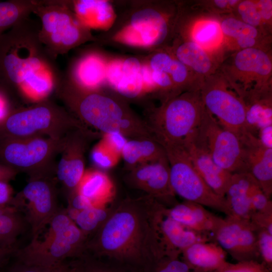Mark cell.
<instances>
[{"mask_svg": "<svg viewBox=\"0 0 272 272\" xmlns=\"http://www.w3.org/2000/svg\"><path fill=\"white\" fill-rule=\"evenodd\" d=\"M2 269L1 270H0V272H2Z\"/></svg>", "mask_w": 272, "mask_h": 272, "instance_id": "54", "label": "cell"}, {"mask_svg": "<svg viewBox=\"0 0 272 272\" xmlns=\"http://www.w3.org/2000/svg\"><path fill=\"white\" fill-rule=\"evenodd\" d=\"M65 272H72V265L71 264L70 265V266L65 271Z\"/></svg>", "mask_w": 272, "mask_h": 272, "instance_id": "53", "label": "cell"}, {"mask_svg": "<svg viewBox=\"0 0 272 272\" xmlns=\"http://www.w3.org/2000/svg\"><path fill=\"white\" fill-rule=\"evenodd\" d=\"M115 207H91L79 211L73 221L88 238L106 221Z\"/></svg>", "mask_w": 272, "mask_h": 272, "instance_id": "36", "label": "cell"}, {"mask_svg": "<svg viewBox=\"0 0 272 272\" xmlns=\"http://www.w3.org/2000/svg\"><path fill=\"white\" fill-rule=\"evenodd\" d=\"M94 207H105L115 195V187L109 176L97 169L85 170L76 190Z\"/></svg>", "mask_w": 272, "mask_h": 272, "instance_id": "28", "label": "cell"}, {"mask_svg": "<svg viewBox=\"0 0 272 272\" xmlns=\"http://www.w3.org/2000/svg\"><path fill=\"white\" fill-rule=\"evenodd\" d=\"M205 110L199 90L186 91L150 108L144 120L161 145L182 144L198 128Z\"/></svg>", "mask_w": 272, "mask_h": 272, "instance_id": "8", "label": "cell"}, {"mask_svg": "<svg viewBox=\"0 0 272 272\" xmlns=\"http://www.w3.org/2000/svg\"><path fill=\"white\" fill-rule=\"evenodd\" d=\"M33 13L39 18L38 36L53 59L89 41H97L91 30L83 24L67 1H36Z\"/></svg>", "mask_w": 272, "mask_h": 272, "instance_id": "7", "label": "cell"}, {"mask_svg": "<svg viewBox=\"0 0 272 272\" xmlns=\"http://www.w3.org/2000/svg\"><path fill=\"white\" fill-rule=\"evenodd\" d=\"M256 231L250 220L226 216L213 233L212 239L237 262H261Z\"/></svg>", "mask_w": 272, "mask_h": 272, "instance_id": "15", "label": "cell"}, {"mask_svg": "<svg viewBox=\"0 0 272 272\" xmlns=\"http://www.w3.org/2000/svg\"><path fill=\"white\" fill-rule=\"evenodd\" d=\"M11 111L6 92L0 88V123Z\"/></svg>", "mask_w": 272, "mask_h": 272, "instance_id": "49", "label": "cell"}, {"mask_svg": "<svg viewBox=\"0 0 272 272\" xmlns=\"http://www.w3.org/2000/svg\"><path fill=\"white\" fill-rule=\"evenodd\" d=\"M8 268L2 272H50L52 268L45 267L24 262L17 258Z\"/></svg>", "mask_w": 272, "mask_h": 272, "instance_id": "45", "label": "cell"}, {"mask_svg": "<svg viewBox=\"0 0 272 272\" xmlns=\"http://www.w3.org/2000/svg\"><path fill=\"white\" fill-rule=\"evenodd\" d=\"M79 259L83 272H139L117 262L113 264L104 262L87 252Z\"/></svg>", "mask_w": 272, "mask_h": 272, "instance_id": "37", "label": "cell"}, {"mask_svg": "<svg viewBox=\"0 0 272 272\" xmlns=\"http://www.w3.org/2000/svg\"><path fill=\"white\" fill-rule=\"evenodd\" d=\"M39 29L27 17L0 36V88L17 89L35 102L46 99L61 80Z\"/></svg>", "mask_w": 272, "mask_h": 272, "instance_id": "2", "label": "cell"}, {"mask_svg": "<svg viewBox=\"0 0 272 272\" xmlns=\"http://www.w3.org/2000/svg\"><path fill=\"white\" fill-rule=\"evenodd\" d=\"M145 61L151 69L166 73L179 94L199 90L202 80L177 60L166 48L153 51Z\"/></svg>", "mask_w": 272, "mask_h": 272, "instance_id": "23", "label": "cell"}, {"mask_svg": "<svg viewBox=\"0 0 272 272\" xmlns=\"http://www.w3.org/2000/svg\"><path fill=\"white\" fill-rule=\"evenodd\" d=\"M271 89L248 94L242 98L246 108V121L249 132L272 125Z\"/></svg>", "mask_w": 272, "mask_h": 272, "instance_id": "33", "label": "cell"}, {"mask_svg": "<svg viewBox=\"0 0 272 272\" xmlns=\"http://www.w3.org/2000/svg\"><path fill=\"white\" fill-rule=\"evenodd\" d=\"M166 211L171 218L184 226L211 236L223 219L206 210L204 206L187 200L167 208Z\"/></svg>", "mask_w": 272, "mask_h": 272, "instance_id": "25", "label": "cell"}, {"mask_svg": "<svg viewBox=\"0 0 272 272\" xmlns=\"http://www.w3.org/2000/svg\"><path fill=\"white\" fill-rule=\"evenodd\" d=\"M258 131L257 138L260 143L266 148L272 149V125L261 128Z\"/></svg>", "mask_w": 272, "mask_h": 272, "instance_id": "47", "label": "cell"}, {"mask_svg": "<svg viewBox=\"0 0 272 272\" xmlns=\"http://www.w3.org/2000/svg\"><path fill=\"white\" fill-rule=\"evenodd\" d=\"M107 65V62L98 54H87L77 62L69 78L86 89L101 88L106 84Z\"/></svg>", "mask_w": 272, "mask_h": 272, "instance_id": "32", "label": "cell"}, {"mask_svg": "<svg viewBox=\"0 0 272 272\" xmlns=\"http://www.w3.org/2000/svg\"><path fill=\"white\" fill-rule=\"evenodd\" d=\"M86 126L70 112L45 99L11 111L0 123V139L45 137L59 140Z\"/></svg>", "mask_w": 272, "mask_h": 272, "instance_id": "6", "label": "cell"}, {"mask_svg": "<svg viewBox=\"0 0 272 272\" xmlns=\"http://www.w3.org/2000/svg\"><path fill=\"white\" fill-rule=\"evenodd\" d=\"M255 181L253 177L247 172L232 174L225 196L232 216L250 220L254 212L249 191Z\"/></svg>", "mask_w": 272, "mask_h": 272, "instance_id": "29", "label": "cell"}, {"mask_svg": "<svg viewBox=\"0 0 272 272\" xmlns=\"http://www.w3.org/2000/svg\"><path fill=\"white\" fill-rule=\"evenodd\" d=\"M188 265L179 258L164 256L152 260L143 268L142 272H190Z\"/></svg>", "mask_w": 272, "mask_h": 272, "instance_id": "39", "label": "cell"}, {"mask_svg": "<svg viewBox=\"0 0 272 272\" xmlns=\"http://www.w3.org/2000/svg\"><path fill=\"white\" fill-rule=\"evenodd\" d=\"M174 38L192 41L213 55L224 47L219 19L211 14L185 24L176 21Z\"/></svg>", "mask_w": 272, "mask_h": 272, "instance_id": "21", "label": "cell"}, {"mask_svg": "<svg viewBox=\"0 0 272 272\" xmlns=\"http://www.w3.org/2000/svg\"><path fill=\"white\" fill-rule=\"evenodd\" d=\"M66 136L59 140L45 137L1 139L0 163L27 173L30 179L51 178L56 171L54 158L62 151Z\"/></svg>", "mask_w": 272, "mask_h": 272, "instance_id": "9", "label": "cell"}, {"mask_svg": "<svg viewBox=\"0 0 272 272\" xmlns=\"http://www.w3.org/2000/svg\"><path fill=\"white\" fill-rule=\"evenodd\" d=\"M216 272H271L261 262L250 261L231 263Z\"/></svg>", "mask_w": 272, "mask_h": 272, "instance_id": "43", "label": "cell"}, {"mask_svg": "<svg viewBox=\"0 0 272 272\" xmlns=\"http://www.w3.org/2000/svg\"><path fill=\"white\" fill-rule=\"evenodd\" d=\"M36 1L0 2V36L33 13Z\"/></svg>", "mask_w": 272, "mask_h": 272, "instance_id": "35", "label": "cell"}, {"mask_svg": "<svg viewBox=\"0 0 272 272\" xmlns=\"http://www.w3.org/2000/svg\"><path fill=\"white\" fill-rule=\"evenodd\" d=\"M8 203L24 215L29 225L31 238L60 210L51 178L30 179L22 191Z\"/></svg>", "mask_w": 272, "mask_h": 272, "instance_id": "14", "label": "cell"}, {"mask_svg": "<svg viewBox=\"0 0 272 272\" xmlns=\"http://www.w3.org/2000/svg\"><path fill=\"white\" fill-rule=\"evenodd\" d=\"M41 239L32 238L19 248L15 256L30 264L52 268L69 258H80L85 253L88 237L69 216L60 209L46 226Z\"/></svg>", "mask_w": 272, "mask_h": 272, "instance_id": "5", "label": "cell"}, {"mask_svg": "<svg viewBox=\"0 0 272 272\" xmlns=\"http://www.w3.org/2000/svg\"><path fill=\"white\" fill-rule=\"evenodd\" d=\"M199 92L206 109L223 127L240 138L249 132L244 101L231 88L219 69L203 80Z\"/></svg>", "mask_w": 272, "mask_h": 272, "instance_id": "12", "label": "cell"}, {"mask_svg": "<svg viewBox=\"0 0 272 272\" xmlns=\"http://www.w3.org/2000/svg\"><path fill=\"white\" fill-rule=\"evenodd\" d=\"M165 48L202 80L219 67L214 55L192 41L174 38Z\"/></svg>", "mask_w": 272, "mask_h": 272, "instance_id": "24", "label": "cell"}, {"mask_svg": "<svg viewBox=\"0 0 272 272\" xmlns=\"http://www.w3.org/2000/svg\"><path fill=\"white\" fill-rule=\"evenodd\" d=\"M57 87L71 113L86 126L103 134L117 132L128 139L153 138L144 119L114 91L83 88L69 77Z\"/></svg>", "mask_w": 272, "mask_h": 272, "instance_id": "3", "label": "cell"}, {"mask_svg": "<svg viewBox=\"0 0 272 272\" xmlns=\"http://www.w3.org/2000/svg\"><path fill=\"white\" fill-rule=\"evenodd\" d=\"M12 190L7 182L0 181V205L9 202Z\"/></svg>", "mask_w": 272, "mask_h": 272, "instance_id": "51", "label": "cell"}, {"mask_svg": "<svg viewBox=\"0 0 272 272\" xmlns=\"http://www.w3.org/2000/svg\"><path fill=\"white\" fill-rule=\"evenodd\" d=\"M250 221L257 230H265L272 234V210L254 212Z\"/></svg>", "mask_w": 272, "mask_h": 272, "instance_id": "44", "label": "cell"}, {"mask_svg": "<svg viewBox=\"0 0 272 272\" xmlns=\"http://www.w3.org/2000/svg\"><path fill=\"white\" fill-rule=\"evenodd\" d=\"M247 172L258 182L266 196L272 194V149L263 146L250 132L241 139Z\"/></svg>", "mask_w": 272, "mask_h": 272, "instance_id": "22", "label": "cell"}, {"mask_svg": "<svg viewBox=\"0 0 272 272\" xmlns=\"http://www.w3.org/2000/svg\"><path fill=\"white\" fill-rule=\"evenodd\" d=\"M162 146L169 164L170 182L175 194L185 200L232 216L225 197L216 193L203 180L193 166L183 143Z\"/></svg>", "mask_w": 272, "mask_h": 272, "instance_id": "10", "label": "cell"}, {"mask_svg": "<svg viewBox=\"0 0 272 272\" xmlns=\"http://www.w3.org/2000/svg\"><path fill=\"white\" fill-rule=\"evenodd\" d=\"M249 195L254 212L272 210L270 199L264 194L256 180L250 186Z\"/></svg>", "mask_w": 272, "mask_h": 272, "instance_id": "41", "label": "cell"}, {"mask_svg": "<svg viewBox=\"0 0 272 272\" xmlns=\"http://www.w3.org/2000/svg\"><path fill=\"white\" fill-rule=\"evenodd\" d=\"M157 202L148 195L120 201L88 238L85 251L141 272L147 263L163 257L153 225Z\"/></svg>", "mask_w": 272, "mask_h": 272, "instance_id": "1", "label": "cell"}, {"mask_svg": "<svg viewBox=\"0 0 272 272\" xmlns=\"http://www.w3.org/2000/svg\"><path fill=\"white\" fill-rule=\"evenodd\" d=\"M220 27L224 38V46L237 41L250 38L271 40V36L264 35L256 28L227 15L219 19Z\"/></svg>", "mask_w": 272, "mask_h": 272, "instance_id": "34", "label": "cell"}, {"mask_svg": "<svg viewBox=\"0 0 272 272\" xmlns=\"http://www.w3.org/2000/svg\"><path fill=\"white\" fill-rule=\"evenodd\" d=\"M18 248L0 247V270L9 263Z\"/></svg>", "mask_w": 272, "mask_h": 272, "instance_id": "48", "label": "cell"}, {"mask_svg": "<svg viewBox=\"0 0 272 272\" xmlns=\"http://www.w3.org/2000/svg\"><path fill=\"white\" fill-rule=\"evenodd\" d=\"M102 138L120 154L128 140L122 134L117 132L104 133L103 134Z\"/></svg>", "mask_w": 272, "mask_h": 272, "instance_id": "46", "label": "cell"}, {"mask_svg": "<svg viewBox=\"0 0 272 272\" xmlns=\"http://www.w3.org/2000/svg\"><path fill=\"white\" fill-rule=\"evenodd\" d=\"M106 82L125 99H134L144 94L142 61L129 57L108 62Z\"/></svg>", "mask_w": 272, "mask_h": 272, "instance_id": "20", "label": "cell"}, {"mask_svg": "<svg viewBox=\"0 0 272 272\" xmlns=\"http://www.w3.org/2000/svg\"><path fill=\"white\" fill-rule=\"evenodd\" d=\"M17 173L13 168L0 163V181L7 182L14 178Z\"/></svg>", "mask_w": 272, "mask_h": 272, "instance_id": "50", "label": "cell"}, {"mask_svg": "<svg viewBox=\"0 0 272 272\" xmlns=\"http://www.w3.org/2000/svg\"><path fill=\"white\" fill-rule=\"evenodd\" d=\"M239 0H215L203 2V7L209 14L219 15L231 14L239 3Z\"/></svg>", "mask_w": 272, "mask_h": 272, "instance_id": "42", "label": "cell"}, {"mask_svg": "<svg viewBox=\"0 0 272 272\" xmlns=\"http://www.w3.org/2000/svg\"><path fill=\"white\" fill-rule=\"evenodd\" d=\"M257 244L261 262L272 270V234L263 229L256 231Z\"/></svg>", "mask_w": 272, "mask_h": 272, "instance_id": "40", "label": "cell"}, {"mask_svg": "<svg viewBox=\"0 0 272 272\" xmlns=\"http://www.w3.org/2000/svg\"><path fill=\"white\" fill-rule=\"evenodd\" d=\"M232 14L241 21L256 28L264 35L271 36L272 1H239Z\"/></svg>", "mask_w": 272, "mask_h": 272, "instance_id": "31", "label": "cell"}, {"mask_svg": "<svg viewBox=\"0 0 272 272\" xmlns=\"http://www.w3.org/2000/svg\"><path fill=\"white\" fill-rule=\"evenodd\" d=\"M100 134L86 126L74 130L66 136L55 173L58 180L67 190L68 195L76 190L85 171V154L88 145Z\"/></svg>", "mask_w": 272, "mask_h": 272, "instance_id": "16", "label": "cell"}, {"mask_svg": "<svg viewBox=\"0 0 272 272\" xmlns=\"http://www.w3.org/2000/svg\"><path fill=\"white\" fill-rule=\"evenodd\" d=\"M125 181L145 192L159 203L170 208L178 202L172 188L167 158L137 166L129 170Z\"/></svg>", "mask_w": 272, "mask_h": 272, "instance_id": "17", "label": "cell"}, {"mask_svg": "<svg viewBox=\"0 0 272 272\" xmlns=\"http://www.w3.org/2000/svg\"><path fill=\"white\" fill-rule=\"evenodd\" d=\"M129 6L121 21L116 20L108 31L109 39L154 51L168 47L175 35L177 3L139 1L131 3Z\"/></svg>", "mask_w": 272, "mask_h": 272, "instance_id": "4", "label": "cell"}, {"mask_svg": "<svg viewBox=\"0 0 272 272\" xmlns=\"http://www.w3.org/2000/svg\"><path fill=\"white\" fill-rule=\"evenodd\" d=\"M166 207L158 202L153 225L163 256L179 258L182 251L198 242H210L212 237L190 229L171 218Z\"/></svg>", "mask_w": 272, "mask_h": 272, "instance_id": "18", "label": "cell"}, {"mask_svg": "<svg viewBox=\"0 0 272 272\" xmlns=\"http://www.w3.org/2000/svg\"><path fill=\"white\" fill-rule=\"evenodd\" d=\"M67 3L80 21L91 30L108 31L117 19L112 3L108 1H67Z\"/></svg>", "mask_w": 272, "mask_h": 272, "instance_id": "26", "label": "cell"}, {"mask_svg": "<svg viewBox=\"0 0 272 272\" xmlns=\"http://www.w3.org/2000/svg\"><path fill=\"white\" fill-rule=\"evenodd\" d=\"M196 131L218 166L232 174L247 172L240 138L223 127L206 109Z\"/></svg>", "mask_w": 272, "mask_h": 272, "instance_id": "13", "label": "cell"}, {"mask_svg": "<svg viewBox=\"0 0 272 272\" xmlns=\"http://www.w3.org/2000/svg\"><path fill=\"white\" fill-rule=\"evenodd\" d=\"M91 156L95 164L104 169L115 166L121 157V154L103 138L94 147Z\"/></svg>", "mask_w": 272, "mask_h": 272, "instance_id": "38", "label": "cell"}, {"mask_svg": "<svg viewBox=\"0 0 272 272\" xmlns=\"http://www.w3.org/2000/svg\"><path fill=\"white\" fill-rule=\"evenodd\" d=\"M219 70L242 99L249 93L271 89L269 50L250 48L235 51L221 62Z\"/></svg>", "mask_w": 272, "mask_h": 272, "instance_id": "11", "label": "cell"}, {"mask_svg": "<svg viewBox=\"0 0 272 272\" xmlns=\"http://www.w3.org/2000/svg\"><path fill=\"white\" fill-rule=\"evenodd\" d=\"M196 129L183 141V146L197 172L217 194L225 197L232 174L218 166L198 138Z\"/></svg>", "mask_w": 272, "mask_h": 272, "instance_id": "19", "label": "cell"}, {"mask_svg": "<svg viewBox=\"0 0 272 272\" xmlns=\"http://www.w3.org/2000/svg\"><path fill=\"white\" fill-rule=\"evenodd\" d=\"M126 168L129 170L140 165L167 157L163 146L154 138L128 139L121 153Z\"/></svg>", "mask_w": 272, "mask_h": 272, "instance_id": "30", "label": "cell"}, {"mask_svg": "<svg viewBox=\"0 0 272 272\" xmlns=\"http://www.w3.org/2000/svg\"><path fill=\"white\" fill-rule=\"evenodd\" d=\"M71 265L72 272H83L79 262L73 263Z\"/></svg>", "mask_w": 272, "mask_h": 272, "instance_id": "52", "label": "cell"}, {"mask_svg": "<svg viewBox=\"0 0 272 272\" xmlns=\"http://www.w3.org/2000/svg\"><path fill=\"white\" fill-rule=\"evenodd\" d=\"M226 252L217 243L198 242L184 249L183 260L193 272H216L229 264Z\"/></svg>", "mask_w": 272, "mask_h": 272, "instance_id": "27", "label": "cell"}]
</instances>
